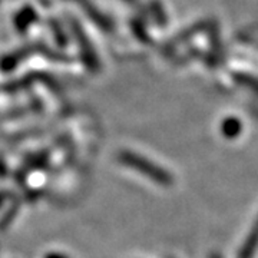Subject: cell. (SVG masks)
<instances>
[{
	"instance_id": "6da1fadb",
	"label": "cell",
	"mask_w": 258,
	"mask_h": 258,
	"mask_svg": "<svg viewBox=\"0 0 258 258\" xmlns=\"http://www.w3.org/2000/svg\"><path fill=\"white\" fill-rule=\"evenodd\" d=\"M120 164L129 166L135 171H138L139 174L149 178L151 181H154L155 184L161 185V186H172L174 184V176L171 175L166 169L162 166L154 164L152 161H149L142 155H138L132 151H122L118 155Z\"/></svg>"
},
{
	"instance_id": "7a4b0ae2",
	"label": "cell",
	"mask_w": 258,
	"mask_h": 258,
	"mask_svg": "<svg viewBox=\"0 0 258 258\" xmlns=\"http://www.w3.org/2000/svg\"><path fill=\"white\" fill-rule=\"evenodd\" d=\"M258 248V218L238 252V258H254Z\"/></svg>"
},
{
	"instance_id": "3957f363",
	"label": "cell",
	"mask_w": 258,
	"mask_h": 258,
	"mask_svg": "<svg viewBox=\"0 0 258 258\" xmlns=\"http://www.w3.org/2000/svg\"><path fill=\"white\" fill-rule=\"evenodd\" d=\"M241 132V123L237 119H227L222 123V134L228 139L235 138Z\"/></svg>"
},
{
	"instance_id": "277c9868",
	"label": "cell",
	"mask_w": 258,
	"mask_h": 258,
	"mask_svg": "<svg viewBox=\"0 0 258 258\" xmlns=\"http://www.w3.org/2000/svg\"><path fill=\"white\" fill-rule=\"evenodd\" d=\"M210 258H222V255L220 254V252L214 251V252H211V254H210Z\"/></svg>"
}]
</instances>
